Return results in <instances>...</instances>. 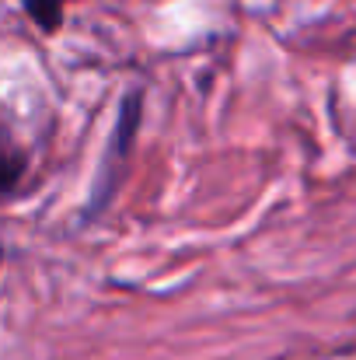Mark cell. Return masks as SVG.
<instances>
[{"label": "cell", "mask_w": 356, "mask_h": 360, "mask_svg": "<svg viewBox=\"0 0 356 360\" xmlns=\"http://www.w3.org/2000/svg\"><path fill=\"white\" fill-rule=\"evenodd\" d=\"M25 7L35 14V21L46 32H56L60 21H63V0H25Z\"/></svg>", "instance_id": "cell-1"}]
</instances>
